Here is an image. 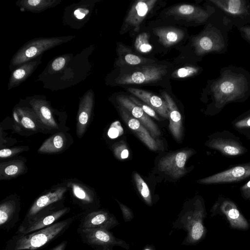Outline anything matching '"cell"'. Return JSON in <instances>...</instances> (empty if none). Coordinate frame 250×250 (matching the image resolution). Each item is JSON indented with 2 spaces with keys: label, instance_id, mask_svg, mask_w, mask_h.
I'll use <instances>...</instances> for the list:
<instances>
[{
  "label": "cell",
  "instance_id": "603a6c76",
  "mask_svg": "<svg viewBox=\"0 0 250 250\" xmlns=\"http://www.w3.org/2000/svg\"><path fill=\"white\" fill-rule=\"evenodd\" d=\"M68 186L71 188L73 196L80 207L87 212L95 210L97 199L91 190L77 183L70 182Z\"/></svg>",
  "mask_w": 250,
  "mask_h": 250
},
{
  "label": "cell",
  "instance_id": "4316f807",
  "mask_svg": "<svg viewBox=\"0 0 250 250\" xmlns=\"http://www.w3.org/2000/svg\"><path fill=\"white\" fill-rule=\"evenodd\" d=\"M42 56L17 67L11 73L8 89L18 86L28 78L41 62Z\"/></svg>",
  "mask_w": 250,
  "mask_h": 250
},
{
  "label": "cell",
  "instance_id": "277c9868",
  "mask_svg": "<svg viewBox=\"0 0 250 250\" xmlns=\"http://www.w3.org/2000/svg\"><path fill=\"white\" fill-rule=\"evenodd\" d=\"M74 36L39 38L30 40L24 44L12 58L10 67H18L41 56L45 51L66 42Z\"/></svg>",
  "mask_w": 250,
  "mask_h": 250
},
{
  "label": "cell",
  "instance_id": "3957f363",
  "mask_svg": "<svg viewBox=\"0 0 250 250\" xmlns=\"http://www.w3.org/2000/svg\"><path fill=\"white\" fill-rule=\"evenodd\" d=\"M205 217V208L199 199L195 200L192 208H184L181 212L173 227L187 232L182 245H194L204 238L206 231L203 223Z\"/></svg>",
  "mask_w": 250,
  "mask_h": 250
},
{
  "label": "cell",
  "instance_id": "8fae6325",
  "mask_svg": "<svg viewBox=\"0 0 250 250\" xmlns=\"http://www.w3.org/2000/svg\"><path fill=\"white\" fill-rule=\"evenodd\" d=\"M250 177V163L232 167L197 181L201 184H217L239 182Z\"/></svg>",
  "mask_w": 250,
  "mask_h": 250
},
{
  "label": "cell",
  "instance_id": "74e56055",
  "mask_svg": "<svg viewBox=\"0 0 250 250\" xmlns=\"http://www.w3.org/2000/svg\"><path fill=\"white\" fill-rule=\"evenodd\" d=\"M113 150L115 157L119 160H124L128 158L129 151L126 143L121 141L113 146Z\"/></svg>",
  "mask_w": 250,
  "mask_h": 250
},
{
  "label": "cell",
  "instance_id": "ee69618b",
  "mask_svg": "<svg viewBox=\"0 0 250 250\" xmlns=\"http://www.w3.org/2000/svg\"><path fill=\"white\" fill-rule=\"evenodd\" d=\"M241 36L250 43V25H246L238 28Z\"/></svg>",
  "mask_w": 250,
  "mask_h": 250
},
{
  "label": "cell",
  "instance_id": "8d00e7d4",
  "mask_svg": "<svg viewBox=\"0 0 250 250\" xmlns=\"http://www.w3.org/2000/svg\"><path fill=\"white\" fill-rule=\"evenodd\" d=\"M200 70L199 67L193 65H188L176 70L172 74L175 78H186L198 74Z\"/></svg>",
  "mask_w": 250,
  "mask_h": 250
},
{
  "label": "cell",
  "instance_id": "f1b7e54d",
  "mask_svg": "<svg viewBox=\"0 0 250 250\" xmlns=\"http://www.w3.org/2000/svg\"><path fill=\"white\" fill-rule=\"evenodd\" d=\"M61 1V0H21L16 4L22 12L40 13L57 6Z\"/></svg>",
  "mask_w": 250,
  "mask_h": 250
},
{
  "label": "cell",
  "instance_id": "f6af8a7d",
  "mask_svg": "<svg viewBox=\"0 0 250 250\" xmlns=\"http://www.w3.org/2000/svg\"><path fill=\"white\" fill-rule=\"evenodd\" d=\"M240 191L244 198L250 200V180L240 188Z\"/></svg>",
  "mask_w": 250,
  "mask_h": 250
},
{
  "label": "cell",
  "instance_id": "52a82bcc",
  "mask_svg": "<svg viewBox=\"0 0 250 250\" xmlns=\"http://www.w3.org/2000/svg\"><path fill=\"white\" fill-rule=\"evenodd\" d=\"M209 1L225 14L227 19L240 24V27L250 22V0H209Z\"/></svg>",
  "mask_w": 250,
  "mask_h": 250
},
{
  "label": "cell",
  "instance_id": "ac0fdd59",
  "mask_svg": "<svg viewBox=\"0 0 250 250\" xmlns=\"http://www.w3.org/2000/svg\"><path fill=\"white\" fill-rule=\"evenodd\" d=\"M116 100L120 106L129 111L134 118L139 120L147 128L153 138L161 135L160 130L154 122L128 96L119 95L116 97Z\"/></svg>",
  "mask_w": 250,
  "mask_h": 250
},
{
  "label": "cell",
  "instance_id": "60d3db41",
  "mask_svg": "<svg viewBox=\"0 0 250 250\" xmlns=\"http://www.w3.org/2000/svg\"><path fill=\"white\" fill-rule=\"evenodd\" d=\"M25 149V147L22 146L1 149L0 150V157L1 159L9 158L22 152Z\"/></svg>",
  "mask_w": 250,
  "mask_h": 250
},
{
  "label": "cell",
  "instance_id": "44dd1931",
  "mask_svg": "<svg viewBox=\"0 0 250 250\" xmlns=\"http://www.w3.org/2000/svg\"><path fill=\"white\" fill-rule=\"evenodd\" d=\"M121 115L128 127L136 134L138 138L151 150L158 149V144L146 128L137 119L130 116L126 109L120 106L119 107Z\"/></svg>",
  "mask_w": 250,
  "mask_h": 250
},
{
  "label": "cell",
  "instance_id": "5b68a950",
  "mask_svg": "<svg viewBox=\"0 0 250 250\" xmlns=\"http://www.w3.org/2000/svg\"><path fill=\"white\" fill-rule=\"evenodd\" d=\"M192 43L196 54H223L228 47L227 35L221 29L209 23L199 34L193 37Z\"/></svg>",
  "mask_w": 250,
  "mask_h": 250
},
{
  "label": "cell",
  "instance_id": "2e32d148",
  "mask_svg": "<svg viewBox=\"0 0 250 250\" xmlns=\"http://www.w3.org/2000/svg\"><path fill=\"white\" fill-rule=\"evenodd\" d=\"M21 207L19 199L8 197L0 204V229L8 231L19 220Z\"/></svg>",
  "mask_w": 250,
  "mask_h": 250
},
{
  "label": "cell",
  "instance_id": "4fadbf2b",
  "mask_svg": "<svg viewBox=\"0 0 250 250\" xmlns=\"http://www.w3.org/2000/svg\"><path fill=\"white\" fill-rule=\"evenodd\" d=\"M214 11L213 8L207 10L194 5L183 4L170 8L166 14L182 18L188 21L202 24L208 20Z\"/></svg>",
  "mask_w": 250,
  "mask_h": 250
},
{
  "label": "cell",
  "instance_id": "ffe728a7",
  "mask_svg": "<svg viewBox=\"0 0 250 250\" xmlns=\"http://www.w3.org/2000/svg\"><path fill=\"white\" fill-rule=\"evenodd\" d=\"M207 145L210 148L229 156L242 155L246 151V148L237 140L222 135L218 134L210 139L207 142Z\"/></svg>",
  "mask_w": 250,
  "mask_h": 250
},
{
  "label": "cell",
  "instance_id": "7bdbcfd3",
  "mask_svg": "<svg viewBox=\"0 0 250 250\" xmlns=\"http://www.w3.org/2000/svg\"><path fill=\"white\" fill-rule=\"evenodd\" d=\"M123 214L124 221L126 222L131 221L134 218L132 210L125 205L117 200Z\"/></svg>",
  "mask_w": 250,
  "mask_h": 250
},
{
  "label": "cell",
  "instance_id": "8992f818",
  "mask_svg": "<svg viewBox=\"0 0 250 250\" xmlns=\"http://www.w3.org/2000/svg\"><path fill=\"white\" fill-rule=\"evenodd\" d=\"M78 233L82 241L91 247H121L126 250L129 245L124 240L117 238L109 230L99 228H78Z\"/></svg>",
  "mask_w": 250,
  "mask_h": 250
},
{
  "label": "cell",
  "instance_id": "f546056e",
  "mask_svg": "<svg viewBox=\"0 0 250 250\" xmlns=\"http://www.w3.org/2000/svg\"><path fill=\"white\" fill-rule=\"evenodd\" d=\"M117 52L118 55V64L134 65L145 63L147 62H153L134 54L127 46L118 42Z\"/></svg>",
  "mask_w": 250,
  "mask_h": 250
},
{
  "label": "cell",
  "instance_id": "6da1fadb",
  "mask_svg": "<svg viewBox=\"0 0 250 250\" xmlns=\"http://www.w3.org/2000/svg\"><path fill=\"white\" fill-rule=\"evenodd\" d=\"M208 89L213 105L219 111L227 104L243 102L250 96V74L240 67H225L220 76L210 81Z\"/></svg>",
  "mask_w": 250,
  "mask_h": 250
},
{
  "label": "cell",
  "instance_id": "9a60e30c",
  "mask_svg": "<svg viewBox=\"0 0 250 250\" xmlns=\"http://www.w3.org/2000/svg\"><path fill=\"white\" fill-rule=\"evenodd\" d=\"M157 2V0H140L136 1L131 6L124 22L122 29L129 27L136 32L147 14L151 11Z\"/></svg>",
  "mask_w": 250,
  "mask_h": 250
},
{
  "label": "cell",
  "instance_id": "b9f144b4",
  "mask_svg": "<svg viewBox=\"0 0 250 250\" xmlns=\"http://www.w3.org/2000/svg\"><path fill=\"white\" fill-rule=\"evenodd\" d=\"M234 126L238 129L250 127V113L236 120Z\"/></svg>",
  "mask_w": 250,
  "mask_h": 250
},
{
  "label": "cell",
  "instance_id": "7a4b0ae2",
  "mask_svg": "<svg viewBox=\"0 0 250 250\" xmlns=\"http://www.w3.org/2000/svg\"><path fill=\"white\" fill-rule=\"evenodd\" d=\"M74 216L40 230L13 235L5 243L4 250H38L61 236L77 218Z\"/></svg>",
  "mask_w": 250,
  "mask_h": 250
},
{
  "label": "cell",
  "instance_id": "9c48e42d",
  "mask_svg": "<svg viewBox=\"0 0 250 250\" xmlns=\"http://www.w3.org/2000/svg\"><path fill=\"white\" fill-rule=\"evenodd\" d=\"M69 207L57 208L55 207L42 212L25 223H21L15 234L31 233L46 228L58 222L61 217L68 213Z\"/></svg>",
  "mask_w": 250,
  "mask_h": 250
},
{
  "label": "cell",
  "instance_id": "c3c4849f",
  "mask_svg": "<svg viewBox=\"0 0 250 250\" xmlns=\"http://www.w3.org/2000/svg\"><path fill=\"white\" fill-rule=\"evenodd\" d=\"M144 250H154V248L150 246H147Z\"/></svg>",
  "mask_w": 250,
  "mask_h": 250
},
{
  "label": "cell",
  "instance_id": "cb8c5ba5",
  "mask_svg": "<svg viewBox=\"0 0 250 250\" xmlns=\"http://www.w3.org/2000/svg\"><path fill=\"white\" fill-rule=\"evenodd\" d=\"M127 90L150 106L161 116L167 118L169 117V110L167 103L159 96L138 88L129 87L127 88Z\"/></svg>",
  "mask_w": 250,
  "mask_h": 250
},
{
  "label": "cell",
  "instance_id": "e575fe53",
  "mask_svg": "<svg viewBox=\"0 0 250 250\" xmlns=\"http://www.w3.org/2000/svg\"><path fill=\"white\" fill-rule=\"evenodd\" d=\"M149 35L146 32L139 34L134 42V47L137 51L141 53H147L152 49V46L148 41Z\"/></svg>",
  "mask_w": 250,
  "mask_h": 250
},
{
  "label": "cell",
  "instance_id": "d6986e66",
  "mask_svg": "<svg viewBox=\"0 0 250 250\" xmlns=\"http://www.w3.org/2000/svg\"><path fill=\"white\" fill-rule=\"evenodd\" d=\"M94 104V94L88 90L82 97L79 105L77 120V135L82 138L90 122Z\"/></svg>",
  "mask_w": 250,
  "mask_h": 250
},
{
  "label": "cell",
  "instance_id": "5bb4252c",
  "mask_svg": "<svg viewBox=\"0 0 250 250\" xmlns=\"http://www.w3.org/2000/svg\"><path fill=\"white\" fill-rule=\"evenodd\" d=\"M119 223L113 214L105 210H97L87 212L81 219L79 228H99L107 230L116 227Z\"/></svg>",
  "mask_w": 250,
  "mask_h": 250
},
{
  "label": "cell",
  "instance_id": "d6a6232c",
  "mask_svg": "<svg viewBox=\"0 0 250 250\" xmlns=\"http://www.w3.org/2000/svg\"><path fill=\"white\" fill-rule=\"evenodd\" d=\"M86 2L83 3L82 1V3L75 4L74 8L72 9L71 18L74 21V23L85 22L86 20H88L90 17L94 4L92 3L91 0L88 3Z\"/></svg>",
  "mask_w": 250,
  "mask_h": 250
},
{
  "label": "cell",
  "instance_id": "484cf974",
  "mask_svg": "<svg viewBox=\"0 0 250 250\" xmlns=\"http://www.w3.org/2000/svg\"><path fill=\"white\" fill-rule=\"evenodd\" d=\"M221 211L226 216L232 228L247 229L249 227L246 219L238 209L235 204L229 199H225L220 204Z\"/></svg>",
  "mask_w": 250,
  "mask_h": 250
},
{
  "label": "cell",
  "instance_id": "7402d4cb",
  "mask_svg": "<svg viewBox=\"0 0 250 250\" xmlns=\"http://www.w3.org/2000/svg\"><path fill=\"white\" fill-rule=\"evenodd\" d=\"M29 104L43 127L49 130L58 128L47 101L42 98H33L29 101Z\"/></svg>",
  "mask_w": 250,
  "mask_h": 250
},
{
  "label": "cell",
  "instance_id": "836d02e7",
  "mask_svg": "<svg viewBox=\"0 0 250 250\" xmlns=\"http://www.w3.org/2000/svg\"><path fill=\"white\" fill-rule=\"evenodd\" d=\"M134 179L136 187L141 196L148 206L152 204V197L149 189L141 176L137 172L133 174Z\"/></svg>",
  "mask_w": 250,
  "mask_h": 250
},
{
  "label": "cell",
  "instance_id": "7c38bea8",
  "mask_svg": "<svg viewBox=\"0 0 250 250\" xmlns=\"http://www.w3.org/2000/svg\"><path fill=\"white\" fill-rule=\"evenodd\" d=\"M67 190L66 187H60L39 196L30 207L21 223H25L38 214L54 207L52 205L62 200Z\"/></svg>",
  "mask_w": 250,
  "mask_h": 250
},
{
  "label": "cell",
  "instance_id": "30bf717a",
  "mask_svg": "<svg viewBox=\"0 0 250 250\" xmlns=\"http://www.w3.org/2000/svg\"><path fill=\"white\" fill-rule=\"evenodd\" d=\"M193 152L191 149H186L166 155L159 160L158 167L172 178H179L186 174V163Z\"/></svg>",
  "mask_w": 250,
  "mask_h": 250
},
{
  "label": "cell",
  "instance_id": "83f0119b",
  "mask_svg": "<svg viewBox=\"0 0 250 250\" xmlns=\"http://www.w3.org/2000/svg\"><path fill=\"white\" fill-rule=\"evenodd\" d=\"M159 42L165 47H170L183 39L185 34L183 30L171 26L158 27L153 29Z\"/></svg>",
  "mask_w": 250,
  "mask_h": 250
},
{
  "label": "cell",
  "instance_id": "bcb514c9",
  "mask_svg": "<svg viewBox=\"0 0 250 250\" xmlns=\"http://www.w3.org/2000/svg\"><path fill=\"white\" fill-rule=\"evenodd\" d=\"M67 244V241L64 240L61 243L57 245L56 246L54 247L51 250H65Z\"/></svg>",
  "mask_w": 250,
  "mask_h": 250
},
{
  "label": "cell",
  "instance_id": "ab89813d",
  "mask_svg": "<svg viewBox=\"0 0 250 250\" xmlns=\"http://www.w3.org/2000/svg\"><path fill=\"white\" fill-rule=\"evenodd\" d=\"M128 98L135 104L140 106L143 110L146 113L148 116L152 117L157 120H159V117L157 116L156 111L152 108L150 106L144 104L141 101L138 100L137 99L133 96H129Z\"/></svg>",
  "mask_w": 250,
  "mask_h": 250
},
{
  "label": "cell",
  "instance_id": "e0dca14e",
  "mask_svg": "<svg viewBox=\"0 0 250 250\" xmlns=\"http://www.w3.org/2000/svg\"><path fill=\"white\" fill-rule=\"evenodd\" d=\"M13 115V126L17 131L35 132L43 126L32 108L17 107Z\"/></svg>",
  "mask_w": 250,
  "mask_h": 250
},
{
  "label": "cell",
  "instance_id": "d4e9b609",
  "mask_svg": "<svg viewBox=\"0 0 250 250\" xmlns=\"http://www.w3.org/2000/svg\"><path fill=\"white\" fill-rule=\"evenodd\" d=\"M169 110V129L174 138L179 141L183 135V125L181 115L172 98L166 92L162 93Z\"/></svg>",
  "mask_w": 250,
  "mask_h": 250
},
{
  "label": "cell",
  "instance_id": "d590c367",
  "mask_svg": "<svg viewBox=\"0 0 250 250\" xmlns=\"http://www.w3.org/2000/svg\"><path fill=\"white\" fill-rule=\"evenodd\" d=\"M70 60V55H63L55 58L49 67V72L52 74L62 71Z\"/></svg>",
  "mask_w": 250,
  "mask_h": 250
},
{
  "label": "cell",
  "instance_id": "7dc6e473",
  "mask_svg": "<svg viewBox=\"0 0 250 250\" xmlns=\"http://www.w3.org/2000/svg\"><path fill=\"white\" fill-rule=\"evenodd\" d=\"M96 250H113L112 248L108 247H94Z\"/></svg>",
  "mask_w": 250,
  "mask_h": 250
},
{
  "label": "cell",
  "instance_id": "ba28073f",
  "mask_svg": "<svg viewBox=\"0 0 250 250\" xmlns=\"http://www.w3.org/2000/svg\"><path fill=\"white\" fill-rule=\"evenodd\" d=\"M167 73V67L160 65H148L135 71L121 75L115 80L119 84H143L155 83Z\"/></svg>",
  "mask_w": 250,
  "mask_h": 250
},
{
  "label": "cell",
  "instance_id": "4dcf8cb0",
  "mask_svg": "<svg viewBox=\"0 0 250 250\" xmlns=\"http://www.w3.org/2000/svg\"><path fill=\"white\" fill-rule=\"evenodd\" d=\"M26 169L24 162L21 160L1 163L0 165V180L10 179L22 174Z\"/></svg>",
  "mask_w": 250,
  "mask_h": 250
},
{
  "label": "cell",
  "instance_id": "f35d334b",
  "mask_svg": "<svg viewBox=\"0 0 250 250\" xmlns=\"http://www.w3.org/2000/svg\"><path fill=\"white\" fill-rule=\"evenodd\" d=\"M124 133V129L119 121L113 122L107 131V135L111 139H115L121 136Z\"/></svg>",
  "mask_w": 250,
  "mask_h": 250
},
{
  "label": "cell",
  "instance_id": "1f68e13d",
  "mask_svg": "<svg viewBox=\"0 0 250 250\" xmlns=\"http://www.w3.org/2000/svg\"><path fill=\"white\" fill-rule=\"evenodd\" d=\"M66 140L62 132L54 134L46 139L38 149L40 153H55L62 151L65 147Z\"/></svg>",
  "mask_w": 250,
  "mask_h": 250
}]
</instances>
